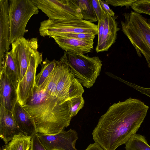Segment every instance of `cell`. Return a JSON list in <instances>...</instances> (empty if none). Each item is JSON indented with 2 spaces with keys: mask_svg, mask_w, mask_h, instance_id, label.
<instances>
[{
  "mask_svg": "<svg viewBox=\"0 0 150 150\" xmlns=\"http://www.w3.org/2000/svg\"><path fill=\"white\" fill-rule=\"evenodd\" d=\"M149 107L129 98L110 106L99 119L92 132L93 139L104 150H115L136 134Z\"/></svg>",
  "mask_w": 150,
  "mask_h": 150,
  "instance_id": "1",
  "label": "cell"
},
{
  "mask_svg": "<svg viewBox=\"0 0 150 150\" xmlns=\"http://www.w3.org/2000/svg\"><path fill=\"white\" fill-rule=\"evenodd\" d=\"M22 106L33 120L37 133L49 135L59 133L69 125L72 118L69 100L48 96L35 83L33 96Z\"/></svg>",
  "mask_w": 150,
  "mask_h": 150,
  "instance_id": "2",
  "label": "cell"
},
{
  "mask_svg": "<svg viewBox=\"0 0 150 150\" xmlns=\"http://www.w3.org/2000/svg\"><path fill=\"white\" fill-rule=\"evenodd\" d=\"M122 30L135 48L137 55L145 57L150 68V19L131 11L123 14Z\"/></svg>",
  "mask_w": 150,
  "mask_h": 150,
  "instance_id": "3",
  "label": "cell"
},
{
  "mask_svg": "<svg viewBox=\"0 0 150 150\" xmlns=\"http://www.w3.org/2000/svg\"><path fill=\"white\" fill-rule=\"evenodd\" d=\"M68 66L74 77L86 88L92 86L100 75L102 61L98 56L65 52L60 59Z\"/></svg>",
  "mask_w": 150,
  "mask_h": 150,
  "instance_id": "4",
  "label": "cell"
},
{
  "mask_svg": "<svg viewBox=\"0 0 150 150\" xmlns=\"http://www.w3.org/2000/svg\"><path fill=\"white\" fill-rule=\"evenodd\" d=\"M39 9L32 0L9 1L10 45L24 37L28 21L32 16L38 13Z\"/></svg>",
  "mask_w": 150,
  "mask_h": 150,
  "instance_id": "5",
  "label": "cell"
},
{
  "mask_svg": "<svg viewBox=\"0 0 150 150\" xmlns=\"http://www.w3.org/2000/svg\"><path fill=\"white\" fill-rule=\"evenodd\" d=\"M40 35L51 37L61 33H91L98 35L97 25L83 19L60 21L48 19L41 22L39 29Z\"/></svg>",
  "mask_w": 150,
  "mask_h": 150,
  "instance_id": "6",
  "label": "cell"
},
{
  "mask_svg": "<svg viewBox=\"0 0 150 150\" xmlns=\"http://www.w3.org/2000/svg\"><path fill=\"white\" fill-rule=\"evenodd\" d=\"M49 19L60 21L81 20L80 8L73 0H32Z\"/></svg>",
  "mask_w": 150,
  "mask_h": 150,
  "instance_id": "7",
  "label": "cell"
},
{
  "mask_svg": "<svg viewBox=\"0 0 150 150\" xmlns=\"http://www.w3.org/2000/svg\"><path fill=\"white\" fill-rule=\"evenodd\" d=\"M11 45V51L19 70L20 81L26 73L32 55L38 51V40L37 38L27 39L23 37Z\"/></svg>",
  "mask_w": 150,
  "mask_h": 150,
  "instance_id": "8",
  "label": "cell"
},
{
  "mask_svg": "<svg viewBox=\"0 0 150 150\" xmlns=\"http://www.w3.org/2000/svg\"><path fill=\"white\" fill-rule=\"evenodd\" d=\"M42 62V53L37 51L32 55L26 73L19 82L16 91L17 102L22 106L33 96L37 69Z\"/></svg>",
  "mask_w": 150,
  "mask_h": 150,
  "instance_id": "9",
  "label": "cell"
},
{
  "mask_svg": "<svg viewBox=\"0 0 150 150\" xmlns=\"http://www.w3.org/2000/svg\"><path fill=\"white\" fill-rule=\"evenodd\" d=\"M41 143L47 150H78L75 147L78 134L76 131L70 129L53 135L37 133Z\"/></svg>",
  "mask_w": 150,
  "mask_h": 150,
  "instance_id": "10",
  "label": "cell"
},
{
  "mask_svg": "<svg viewBox=\"0 0 150 150\" xmlns=\"http://www.w3.org/2000/svg\"><path fill=\"white\" fill-rule=\"evenodd\" d=\"M84 92L83 86L74 77L68 65L64 63L63 71L56 88L55 98L67 101L82 95Z\"/></svg>",
  "mask_w": 150,
  "mask_h": 150,
  "instance_id": "11",
  "label": "cell"
},
{
  "mask_svg": "<svg viewBox=\"0 0 150 150\" xmlns=\"http://www.w3.org/2000/svg\"><path fill=\"white\" fill-rule=\"evenodd\" d=\"M25 136L16 123L13 112L0 105V137L7 144L18 137Z\"/></svg>",
  "mask_w": 150,
  "mask_h": 150,
  "instance_id": "12",
  "label": "cell"
},
{
  "mask_svg": "<svg viewBox=\"0 0 150 150\" xmlns=\"http://www.w3.org/2000/svg\"><path fill=\"white\" fill-rule=\"evenodd\" d=\"M117 17L116 16H112L106 12L103 33L100 42L96 48L97 52L108 51L115 42L117 32L120 30L116 20Z\"/></svg>",
  "mask_w": 150,
  "mask_h": 150,
  "instance_id": "13",
  "label": "cell"
},
{
  "mask_svg": "<svg viewBox=\"0 0 150 150\" xmlns=\"http://www.w3.org/2000/svg\"><path fill=\"white\" fill-rule=\"evenodd\" d=\"M8 1V0H0V62L10 49Z\"/></svg>",
  "mask_w": 150,
  "mask_h": 150,
  "instance_id": "14",
  "label": "cell"
},
{
  "mask_svg": "<svg viewBox=\"0 0 150 150\" xmlns=\"http://www.w3.org/2000/svg\"><path fill=\"white\" fill-rule=\"evenodd\" d=\"M50 37L66 52L84 54L91 52L93 48V40H85L57 36Z\"/></svg>",
  "mask_w": 150,
  "mask_h": 150,
  "instance_id": "15",
  "label": "cell"
},
{
  "mask_svg": "<svg viewBox=\"0 0 150 150\" xmlns=\"http://www.w3.org/2000/svg\"><path fill=\"white\" fill-rule=\"evenodd\" d=\"M0 105L13 112L17 102V91L4 72H0Z\"/></svg>",
  "mask_w": 150,
  "mask_h": 150,
  "instance_id": "16",
  "label": "cell"
},
{
  "mask_svg": "<svg viewBox=\"0 0 150 150\" xmlns=\"http://www.w3.org/2000/svg\"><path fill=\"white\" fill-rule=\"evenodd\" d=\"M13 113L15 120L21 132L31 138L37 133L34 121L29 113L17 102Z\"/></svg>",
  "mask_w": 150,
  "mask_h": 150,
  "instance_id": "17",
  "label": "cell"
},
{
  "mask_svg": "<svg viewBox=\"0 0 150 150\" xmlns=\"http://www.w3.org/2000/svg\"><path fill=\"white\" fill-rule=\"evenodd\" d=\"M0 72H4L17 91L20 81V73L11 51L5 54L0 62Z\"/></svg>",
  "mask_w": 150,
  "mask_h": 150,
  "instance_id": "18",
  "label": "cell"
},
{
  "mask_svg": "<svg viewBox=\"0 0 150 150\" xmlns=\"http://www.w3.org/2000/svg\"><path fill=\"white\" fill-rule=\"evenodd\" d=\"M64 64V63L62 61H59L50 75L39 88L44 90L49 96L55 98L56 88L62 75Z\"/></svg>",
  "mask_w": 150,
  "mask_h": 150,
  "instance_id": "19",
  "label": "cell"
},
{
  "mask_svg": "<svg viewBox=\"0 0 150 150\" xmlns=\"http://www.w3.org/2000/svg\"><path fill=\"white\" fill-rule=\"evenodd\" d=\"M58 61L55 59L50 61L46 58L42 62L41 71L35 77V84L38 88L50 75Z\"/></svg>",
  "mask_w": 150,
  "mask_h": 150,
  "instance_id": "20",
  "label": "cell"
},
{
  "mask_svg": "<svg viewBox=\"0 0 150 150\" xmlns=\"http://www.w3.org/2000/svg\"><path fill=\"white\" fill-rule=\"evenodd\" d=\"M80 9L83 19L91 22L98 21L91 0H73Z\"/></svg>",
  "mask_w": 150,
  "mask_h": 150,
  "instance_id": "21",
  "label": "cell"
},
{
  "mask_svg": "<svg viewBox=\"0 0 150 150\" xmlns=\"http://www.w3.org/2000/svg\"><path fill=\"white\" fill-rule=\"evenodd\" d=\"M125 144L126 150H150L145 137L139 134L133 135Z\"/></svg>",
  "mask_w": 150,
  "mask_h": 150,
  "instance_id": "22",
  "label": "cell"
},
{
  "mask_svg": "<svg viewBox=\"0 0 150 150\" xmlns=\"http://www.w3.org/2000/svg\"><path fill=\"white\" fill-rule=\"evenodd\" d=\"M31 138L26 136L15 138L6 144L8 150H30Z\"/></svg>",
  "mask_w": 150,
  "mask_h": 150,
  "instance_id": "23",
  "label": "cell"
},
{
  "mask_svg": "<svg viewBox=\"0 0 150 150\" xmlns=\"http://www.w3.org/2000/svg\"><path fill=\"white\" fill-rule=\"evenodd\" d=\"M70 104V113L72 118L76 115L84 106V100L82 95L69 100Z\"/></svg>",
  "mask_w": 150,
  "mask_h": 150,
  "instance_id": "24",
  "label": "cell"
},
{
  "mask_svg": "<svg viewBox=\"0 0 150 150\" xmlns=\"http://www.w3.org/2000/svg\"><path fill=\"white\" fill-rule=\"evenodd\" d=\"M130 7L139 13L150 15V0H137Z\"/></svg>",
  "mask_w": 150,
  "mask_h": 150,
  "instance_id": "25",
  "label": "cell"
},
{
  "mask_svg": "<svg viewBox=\"0 0 150 150\" xmlns=\"http://www.w3.org/2000/svg\"><path fill=\"white\" fill-rule=\"evenodd\" d=\"M96 35L91 33H61L56 35L60 37L71 38L83 40H93Z\"/></svg>",
  "mask_w": 150,
  "mask_h": 150,
  "instance_id": "26",
  "label": "cell"
},
{
  "mask_svg": "<svg viewBox=\"0 0 150 150\" xmlns=\"http://www.w3.org/2000/svg\"><path fill=\"white\" fill-rule=\"evenodd\" d=\"M98 21L102 19L104 20L105 12L102 8L99 0H91Z\"/></svg>",
  "mask_w": 150,
  "mask_h": 150,
  "instance_id": "27",
  "label": "cell"
},
{
  "mask_svg": "<svg viewBox=\"0 0 150 150\" xmlns=\"http://www.w3.org/2000/svg\"><path fill=\"white\" fill-rule=\"evenodd\" d=\"M137 0H105L108 4L115 7L125 6L126 8H129L131 5Z\"/></svg>",
  "mask_w": 150,
  "mask_h": 150,
  "instance_id": "28",
  "label": "cell"
},
{
  "mask_svg": "<svg viewBox=\"0 0 150 150\" xmlns=\"http://www.w3.org/2000/svg\"><path fill=\"white\" fill-rule=\"evenodd\" d=\"M119 80L139 91L141 93L145 94L150 97V88H144L137 85L134 83H132L125 81L120 78H119Z\"/></svg>",
  "mask_w": 150,
  "mask_h": 150,
  "instance_id": "29",
  "label": "cell"
},
{
  "mask_svg": "<svg viewBox=\"0 0 150 150\" xmlns=\"http://www.w3.org/2000/svg\"><path fill=\"white\" fill-rule=\"evenodd\" d=\"M30 150H47L40 141L37 133L31 138Z\"/></svg>",
  "mask_w": 150,
  "mask_h": 150,
  "instance_id": "30",
  "label": "cell"
},
{
  "mask_svg": "<svg viewBox=\"0 0 150 150\" xmlns=\"http://www.w3.org/2000/svg\"><path fill=\"white\" fill-rule=\"evenodd\" d=\"M98 40L97 45L99 44L103 33L104 28V20L101 19L98 21Z\"/></svg>",
  "mask_w": 150,
  "mask_h": 150,
  "instance_id": "31",
  "label": "cell"
},
{
  "mask_svg": "<svg viewBox=\"0 0 150 150\" xmlns=\"http://www.w3.org/2000/svg\"><path fill=\"white\" fill-rule=\"evenodd\" d=\"M101 5L105 12L108 13L112 16H115L114 12L110 9L108 4L105 1L99 0Z\"/></svg>",
  "mask_w": 150,
  "mask_h": 150,
  "instance_id": "32",
  "label": "cell"
},
{
  "mask_svg": "<svg viewBox=\"0 0 150 150\" xmlns=\"http://www.w3.org/2000/svg\"><path fill=\"white\" fill-rule=\"evenodd\" d=\"M85 150H104L96 143L90 144Z\"/></svg>",
  "mask_w": 150,
  "mask_h": 150,
  "instance_id": "33",
  "label": "cell"
},
{
  "mask_svg": "<svg viewBox=\"0 0 150 150\" xmlns=\"http://www.w3.org/2000/svg\"><path fill=\"white\" fill-rule=\"evenodd\" d=\"M0 150H8L6 144L2 146Z\"/></svg>",
  "mask_w": 150,
  "mask_h": 150,
  "instance_id": "34",
  "label": "cell"
}]
</instances>
